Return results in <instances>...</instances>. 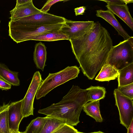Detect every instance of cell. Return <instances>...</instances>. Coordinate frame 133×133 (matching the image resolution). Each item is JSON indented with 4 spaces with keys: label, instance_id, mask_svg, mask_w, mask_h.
Returning a JSON list of instances; mask_svg holds the SVG:
<instances>
[{
    "label": "cell",
    "instance_id": "9",
    "mask_svg": "<svg viewBox=\"0 0 133 133\" xmlns=\"http://www.w3.org/2000/svg\"><path fill=\"white\" fill-rule=\"evenodd\" d=\"M95 23L92 21H73L66 19L60 31L67 35L69 40L79 38L89 32Z\"/></svg>",
    "mask_w": 133,
    "mask_h": 133
},
{
    "label": "cell",
    "instance_id": "5",
    "mask_svg": "<svg viewBox=\"0 0 133 133\" xmlns=\"http://www.w3.org/2000/svg\"><path fill=\"white\" fill-rule=\"evenodd\" d=\"M133 63V37H131L112 46L105 64L114 66L119 70Z\"/></svg>",
    "mask_w": 133,
    "mask_h": 133
},
{
    "label": "cell",
    "instance_id": "36",
    "mask_svg": "<svg viewBox=\"0 0 133 133\" xmlns=\"http://www.w3.org/2000/svg\"><path fill=\"white\" fill-rule=\"evenodd\" d=\"M0 23H1V21H0Z\"/></svg>",
    "mask_w": 133,
    "mask_h": 133
},
{
    "label": "cell",
    "instance_id": "31",
    "mask_svg": "<svg viewBox=\"0 0 133 133\" xmlns=\"http://www.w3.org/2000/svg\"><path fill=\"white\" fill-rule=\"evenodd\" d=\"M127 130V133H133V120L131 122Z\"/></svg>",
    "mask_w": 133,
    "mask_h": 133
},
{
    "label": "cell",
    "instance_id": "7",
    "mask_svg": "<svg viewBox=\"0 0 133 133\" xmlns=\"http://www.w3.org/2000/svg\"><path fill=\"white\" fill-rule=\"evenodd\" d=\"M66 19L63 17L42 12L26 17L10 20L23 25L44 26L63 23Z\"/></svg>",
    "mask_w": 133,
    "mask_h": 133
},
{
    "label": "cell",
    "instance_id": "13",
    "mask_svg": "<svg viewBox=\"0 0 133 133\" xmlns=\"http://www.w3.org/2000/svg\"><path fill=\"white\" fill-rule=\"evenodd\" d=\"M106 6L114 14L121 19L133 30V19L127 4H107Z\"/></svg>",
    "mask_w": 133,
    "mask_h": 133
},
{
    "label": "cell",
    "instance_id": "10",
    "mask_svg": "<svg viewBox=\"0 0 133 133\" xmlns=\"http://www.w3.org/2000/svg\"><path fill=\"white\" fill-rule=\"evenodd\" d=\"M22 99L10 103L8 110L9 126L11 132L19 130V124L23 118L21 111Z\"/></svg>",
    "mask_w": 133,
    "mask_h": 133
},
{
    "label": "cell",
    "instance_id": "15",
    "mask_svg": "<svg viewBox=\"0 0 133 133\" xmlns=\"http://www.w3.org/2000/svg\"><path fill=\"white\" fill-rule=\"evenodd\" d=\"M118 70L113 65L108 64H104L95 78L99 81H109L117 78Z\"/></svg>",
    "mask_w": 133,
    "mask_h": 133
},
{
    "label": "cell",
    "instance_id": "34",
    "mask_svg": "<svg viewBox=\"0 0 133 133\" xmlns=\"http://www.w3.org/2000/svg\"><path fill=\"white\" fill-rule=\"evenodd\" d=\"M90 133H104L102 132L99 131H98L95 132H92Z\"/></svg>",
    "mask_w": 133,
    "mask_h": 133
},
{
    "label": "cell",
    "instance_id": "35",
    "mask_svg": "<svg viewBox=\"0 0 133 133\" xmlns=\"http://www.w3.org/2000/svg\"><path fill=\"white\" fill-rule=\"evenodd\" d=\"M77 133H85L81 132H79L78 131Z\"/></svg>",
    "mask_w": 133,
    "mask_h": 133
},
{
    "label": "cell",
    "instance_id": "17",
    "mask_svg": "<svg viewBox=\"0 0 133 133\" xmlns=\"http://www.w3.org/2000/svg\"><path fill=\"white\" fill-rule=\"evenodd\" d=\"M118 87L133 83V63L118 70Z\"/></svg>",
    "mask_w": 133,
    "mask_h": 133
},
{
    "label": "cell",
    "instance_id": "23",
    "mask_svg": "<svg viewBox=\"0 0 133 133\" xmlns=\"http://www.w3.org/2000/svg\"><path fill=\"white\" fill-rule=\"evenodd\" d=\"M48 117H38L32 120L22 133H40Z\"/></svg>",
    "mask_w": 133,
    "mask_h": 133
},
{
    "label": "cell",
    "instance_id": "22",
    "mask_svg": "<svg viewBox=\"0 0 133 133\" xmlns=\"http://www.w3.org/2000/svg\"><path fill=\"white\" fill-rule=\"evenodd\" d=\"M48 117L47 120L40 133H52L60 127L66 124L64 120Z\"/></svg>",
    "mask_w": 133,
    "mask_h": 133
},
{
    "label": "cell",
    "instance_id": "11",
    "mask_svg": "<svg viewBox=\"0 0 133 133\" xmlns=\"http://www.w3.org/2000/svg\"><path fill=\"white\" fill-rule=\"evenodd\" d=\"M10 12V20L20 18L42 12L34 6L32 0L23 4L16 5Z\"/></svg>",
    "mask_w": 133,
    "mask_h": 133
},
{
    "label": "cell",
    "instance_id": "30",
    "mask_svg": "<svg viewBox=\"0 0 133 133\" xmlns=\"http://www.w3.org/2000/svg\"><path fill=\"white\" fill-rule=\"evenodd\" d=\"M30 0H17L16 5H21L24 4L29 1Z\"/></svg>",
    "mask_w": 133,
    "mask_h": 133
},
{
    "label": "cell",
    "instance_id": "21",
    "mask_svg": "<svg viewBox=\"0 0 133 133\" xmlns=\"http://www.w3.org/2000/svg\"><path fill=\"white\" fill-rule=\"evenodd\" d=\"M89 101L99 100L105 97V88L99 86H91L86 89Z\"/></svg>",
    "mask_w": 133,
    "mask_h": 133
},
{
    "label": "cell",
    "instance_id": "28",
    "mask_svg": "<svg viewBox=\"0 0 133 133\" xmlns=\"http://www.w3.org/2000/svg\"><path fill=\"white\" fill-rule=\"evenodd\" d=\"M86 7L84 6H82L77 7L74 9V11L76 16L83 15L85 12Z\"/></svg>",
    "mask_w": 133,
    "mask_h": 133
},
{
    "label": "cell",
    "instance_id": "12",
    "mask_svg": "<svg viewBox=\"0 0 133 133\" xmlns=\"http://www.w3.org/2000/svg\"><path fill=\"white\" fill-rule=\"evenodd\" d=\"M96 12V16L102 18L110 24L116 29L119 35L123 37L124 40H127L131 37L117 20L114 14L110 10H97Z\"/></svg>",
    "mask_w": 133,
    "mask_h": 133
},
{
    "label": "cell",
    "instance_id": "19",
    "mask_svg": "<svg viewBox=\"0 0 133 133\" xmlns=\"http://www.w3.org/2000/svg\"><path fill=\"white\" fill-rule=\"evenodd\" d=\"M62 40H69V38L67 35L61 32L60 30L40 34L33 37L30 39L45 41Z\"/></svg>",
    "mask_w": 133,
    "mask_h": 133
},
{
    "label": "cell",
    "instance_id": "2",
    "mask_svg": "<svg viewBox=\"0 0 133 133\" xmlns=\"http://www.w3.org/2000/svg\"><path fill=\"white\" fill-rule=\"evenodd\" d=\"M89 101L86 89L73 85L60 101L39 109L38 112L76 126L79 122V117L84 106Z\"/></svg>",
    "mask_w": 133,
    "mask_h": 133
},
{
    "label": "cell",
    "instance_id": "27",
    "mask_svg": "<svg viewBox=\"0 0 133 133\" xmlns=\"http://www.w3.org/2000/svg\"><path fill=\"white\" fill-rule=\"evenodd\" d=\"M11 85L0 78V89L8 90L10 89Z\"/></svg>",
    "mask_w": 133,
    "mask_h": 133
},
{
    "label": "cell",
    "instance_id": "4",
    "mask_svg": "<svg viewBox=\"0 0 133 133\" xmlns=\"http://www.w3.org/2000/svg\"><path fill=\"white\" fill-rule=\"evenodd\" d=\"M80 69L76 66H68L57 72L49 73L42 82L36 95L37 99L45 97L55 88L78 77Z\"/></svg>",
    "mask_w": 133,
    "mask_h": 133
},
{
    "label": "cell",
    "instance_id": "3",
    "mask_svg": "<svg viewBox=\"0 0 133 133\" xmlns=\"http://www.w3.org/2000/svg\"><path fill=\"white\" fill-rule=\"evenodd\" d=\"M64 23L39 26L21 24L10 20L8 24L9 36L18 43L30 40L33 37L40 34L60 30Z\"/></svg>",
    "mask_w": 133,
    "mask_h": 133
},
{
    "label": "cell",
    "instance_id": "33",
    "mask_svg": "<svg viewBox=\"0 0 133 133\" xmlns=\"http://www.w3.org/2000/svg\"><path fill=\"white\" fill-rule=\"evenodd\" d=\"M11 133H22V132L19 131V130L13 131Z\"/></svg>",
    "mask_w": 133,
    "mask_h": 133
},
{
    "label": "cell",
    "instance_id": "6",
    "mask_svg": "<svg viewBox=\"0 0 133 133\" xmlns=\"http://www.w3.org/2000/svg\"><path fill=\"white\" fill-rule=\"evenodd\" d=\"M115 105L119 111L120 123L127 129L133 120V99L122 94L117 89L114 90Z\"/></svg>",
    "mask_w": 133,
    "mask_h": 133
},
{
    "label": "cell",
    "instance_id": "14",
    "mask_svg": "<svg viewBox=\"0 0 133 133\" xmlns=\"http://www.w3.org/2000/svg\"><path fill=\"white\" fill-rule=\"evenodd\" d=\"M46 48L44 44L40 42L36 44L33 54L34 61L36 67L42 71L46 65Z\"/></svg>",
    "mask_w": 133,
    "mask_h": 133
},
{
    "label": "cell",
    "instance_id": "18",
    "mask_svg": "<svg viewBox=\"0 0 133 133\" xmlns=\"http://www.w3.org/2000/svg\"><path fill=\"white\" fill-rule=\"evenodd\" d=\"M99 100L90 101L84 106L83 109L88 115L94 118L97 122H101L102 118L99 109Z\"/></svg>",
    "mask_w": 133,
    "mask_h": 133
},
{
    "label": "cell",
    "instance_id": "25",
    "mask_svg": "<svg viewBox=\"0 0 133 133\" xmlns=\"http://www.w3.org/2000/svg\"><path fill=\"white\" fill-rule=\"evenodd\" d=\"M78 132L73 126L66 124L57 129L52 133H77Z\"/></svg>",
    "mask_w": 133,
    "mask_h": 133
},
{
    "label": "cell",
    "instance_id": "16",
    "mask_svg": "<svg viewBox=\"0 0 133 133\" xmlns=\"http://www.w3.org/2000/svg\"><path fill=\"white\" fill-rule=\"evenodd\" d=\"M18 73L11 70L4 65L0 63V78L11 85L14 86L20 85Z\"/></svg>",
    "mask_w": 133,
    "mask_h": 133
},
{
    "label": "cell",
    "instance_id": "32",
    "mask_svg": "<svg viewBox=\"0 0 133 133\" xmlns=\"http://www.w3.org/2000/svg\"><path fill=\"white\" fill-rule=\"evenodd\" d=\"M125 4H128L133 2V0H121Z\"/></svg>",
    "mask_w": 133,
    "mask_h": 133
},
{
    "label": "cell",
    "instance_id": "24",
    "mask_svg": "<svg viewBox=\"0 0 133 133\" xmlns=\"http://www.w3.org/2000/svg\"><path fill=\"white\" fill-rule=\"evenodd\" d=\"M117 89L125 96L133 99V83L125 85L118 87Z\"/></svg>",
    "mask_w": 133,
    "mask_h": 133
},
{
    "label": "cell",
    "instance_id": "8",
    "mask_svg": "<svg viewBox=\"0 0 133 133\" xmlns=\"http://www.w3.org/2000/svg\"><path fill=\"white\" fill-rule=\"evenodd\" d=\"M43 80L39 72H36L25 95L22 99L21 111L23 118L33 115L34 98Z\"/></svg>",
    "mask_w": 133,
    "mask_h": 133
},
{
    "label": "cell",
    "instance_id": "29",
    "mask_svg": "<svg viewBox=\"0 0 133 133\" xmlns=\"http://www.w3.org/2000/svg\"><path fill=\"white\" fill-rule=\"evenodd\" d=\"M105 2L107 4L123 5L124 4L121 0H100Z\"/></svg>",
    "mask_w": 133,
    "mask_h": 133
},
{
    "label": "cell",
    "instance_id": "26",
    "mask_svg": "<svg viewBox=\"0 0 133 133\" xmlns=\"http://www.w3.org/2000/svg\"><path fill=\"white\" fill-rule=\"evenodd\" d=\"M63 1H64L61 0H48L40 10L42 12L47 13L49 10L51 6L57 2Z\"/></svg>",
    "mask_w": 133,
    "mask_h": 133
},
{
    "label": "cell",
    "instance_id": "20",
    "mask_svg": "<svg viewBox=\"0 0 133 133\" xmlns=\"http://www.w3.org/2000/svg\"><path fill=\"white\" fill-rule=\"evenodd\" d=\"M9 103H4L0 106V133H11L8 120V110Z\"/></svg>",
    "mask_w": 133,
    "mask_h": 133
},
{
    "label": "cell",
    "instance_id": "1",
    "mask_svg": "<svg viewBox=\"0 0 133 133\" xmlns=\"http://www.w3.org/2000/svg\"><path fill=\"white\" fill-rule=\"evenodd\" d=\"M72 52L84 75L92 80L105 64L112 47L107 30L98 22L83 36L69 40Z\"/></svg>",
    "mask_w": 133,
    "mask_h": 133
}]
</instances>
